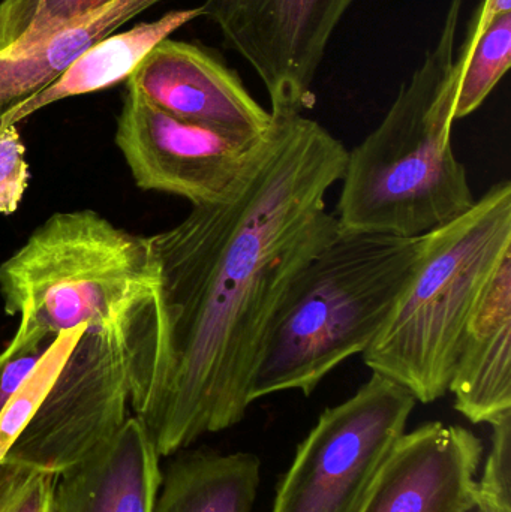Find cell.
Segmentation results:
<instances>
[{"instance_id":"6da1fadb","label":"cell","mask_w":511,"mask_h":512,"mask_svg":"<svg viewBox=\"0 0 511 512\" xmlns=\"http://www.w3.org/2000/svg\"><path fill=\"white\" fill-rule=\"evenodd\" d=\"M347 156L315 120L273 116L225 200L192 207L176 227L147 237L155 285L120 339L129 406L159 456L245 418L288 292L339 231L326 197Z\"/></svg>"},{"instance_id":"7a4b0ae2","label":"cell","mask_w":511,"mask_h":512,"mask_svg":"<svg viewBox=\"0 0 511 512\" xmlns=\"http://www.w3.org/2000/svg\"><path fill=\"white\" fill-rule=\"evenodd\" d=\"M462 3L450 2L422 65L402 84L383 122L348 152L335 213L341 230L413 239L476 204L452 144Z\"/></svg>"},{"instance_id":"3957f363","label":"cell","mask_w":511,"mask_h":512,"mask_svg":"<svg viewBox=\"0 0 511 512\" xmlns=\"http://www.w3.org/2000/svg\"><path fill=\"white\" fill-rule=\"evenodd\" d=\"M425 236L339 228L294 282L273 325L251 403L284 391L309 397L330 372L363 354L413 280Z\"/></svg>"},{"instance_id":"277c9868","label":"cell","mask_w":511,"mask_h":512,"mask_svg":"<svg viewBox=\"0 0 511 512\" xmlns=\"http://www.w3.org/2000/svg\"><path fill=\"white\" fill-rule=\"evenodd\" d=\"M509 252L511 183L504 180L467 213L426 234L413 280L362 354L366 366L402 385L417 403L443 399L471 315Z\"/></svg>"},{"instance_id":"5b68a950","label":"cell","mask_w":511,"mask_h":512,"mask_svg":"<svg viewBox=\"0 0 511 512\" xmlns=\"http://www.w3.org/2000/svg\"><path fill=\"white\" fill-rule=\"evenodd\" d=\"M153 285L147 237L93 210L54 213L0 264L5 312L18 316V331L39 337L119 327Z\"/></svg>"},{"instance_id":"8992f818","label":"cell","mask_w":511,"mask_h":512,"mask_svg":"<svg viewBox=\"0 0 511 512\" xmlns=\"http://www.w3.org/2000/svg\"><path fill=\"white\" fill-rule=\"evenodd\" d=\"M416 405L402 385L372 373L320 415L279 483L272 512L359 511Z\"/></svg>"},{"instance_id":"52a82bcc","label":"cell","mask_w":511,"mask_h":512,"mask_svg":"<svg viewBox=\"0 0 511 512\" xmlns=\"http://www.w3.org/2000/svg\"><path fill=\"white\" fill-rule=\"evenodd\" d=\"M120 325L84 328L44 402L2 463L59 475L110 441L128 420Z\"/></svg>"},{"instance_id":"ba28073f","label":"cell","mask_w":511,"mask_h":512,"mask_svg":"<svg viewBox=\"0 0 511 512\" xmlns=\"http://www.w3.org/2000/svg\"><path fill=\"white\" fill-rule=\"evenodd\" d=\"M266 134H239L179 119L126 86L116 144L138 188L176 195L197 207L230 195Z\"/></svg>"},{"instance_id":"9c48e42d","label":"cell","mask_w":511,"mask_h":512,"mask_svg":"<svg viewBox=\"0 0 511 512\" xmlns=\"http://www.w3.org/2000/svg\"><path fill=\"white\" fill-rule=\"evenodd\" d=\"M354 0H206L203 14L218 26L263 81L273 116L303 114L333 33Z\"/></svg>"},{"instance_id":"30bf717a","label":"cell","mask_w":511,"mask_h":512,"mask_svg":"<svg viewBox=\"0 0 511 512\" xmlns=\"http://www.w3.org/2000/svg\"><path fill=\"white\" fill-rule=\"evenodd\" d=\"M483 444L471 430L431 421L405 432L357 512H462L477 499Z\"/></svg>"},{"instance_id":"8fae6325","label":"cell","mask_w":511,"mask_h":512,"mask_svg":"<svg viewBox=\"0 0 511 512\" xmlns=\"http://www.w3.org/2000/svg\"><path fill=\"white\" fill-rule=\"evenodd\" d=\"M126 86L150 104L188 122L246 135H263L273 116L234 69L213 51L165 38L141 60Z\"/></svg>"},{"instance_id":"7c38bea8","label":"cell","mask_w":511,"mask_h":512,"mask_svg":"<svg viewBox=\"0 0 511 512\" xmlns=\"http://www.w3.org/2000/svg\"><path fill=\"white\" fill-rule=\"evenodd\" d=\"M449 393L473 424L511 414V252L492 273L471 315Z\"/></svg>"},{"instance_id":"4fadbf2b","label":"cell","mask_w":511,"mask_h":512,"mask_svg":"<svg viewBox=\"0 0 511 512\" xmlns=\"http://www.w3.org/2000/svg\"><path fill=\"white\" fill-rule=\"evenodd\" d=\"M159 457L144 424L128 417L110 441L57 475L53 512H153Z\"/></svg>"},{"instance_id":"5bb4252c","label":"cell","mask_w":511,"mask_h":512,"mask_svg":"<svg viewBox=\"0 0 511 512\" xmlns=\"http://www.w3.org/2000/svg\"><path fill=\"white\" fill-rule=\"evenodd\" d=\"M203 8L176 9L152 23L110 35L78 56L53 83L0 113V129L17 126L36 111L75 96L89 95L128 80L153 47L201 17Z\"/></svg>"},{"instance_id":"9a60e30c","label":"cell","mask_w":511,"mask_h":512,"mask_svg":"<svg viewBox=\"0 0 511 512\" xmlns=\"http://www.w3.org/2000/svg\"><path fill=\"white\" fill-rule=\"evenodd\" d=\"M260 483L257 454H179L162 474L153 512H252Z\"/></svg>"},{"instance_id":"2e32d148","label":"cell","mask_w":511,"mask_h":512,"mask_svg":"<svg viewBox=\"0 0 511 512\" xmlns=\"http://www.w3.org/2000/svg\"><path fill=\"white\" fill-rule=\"evenodd\" d=\"M162 0H111L63 24L17 59L0 57V113L53 83L78 56Z\"/></svg>"},{"instance_id":"e0dca14e","label":"cell","mask_w":511,"mask_h":512,"mask_svg":"<svg viewBox=\"0 0 511 512\" xmlns=\"http://www.w3.org/2000/svg\"><path fill=\"white\" fill-rule=\"evenodd\" d=\"M461 66L455 120L482 107L511 65V12L495 18L480 35L468 36L456 53Z\"/></svg>"},{"instance_id":"ac0fdd59","label":"cell","mask_w":511,"mask_h":512,"mask_svg":"<svg viewBox=\"0 0 511 512\" xmlns=\"http://www.w3.org/2000/svg\"><path fill=\"white\" fill-rule=\"evenodd\" d=\"M111 0H2L0 57L17 59L54 30Z\"/></svg>"},{"instance_id":"d6986e66","label":"cell","mask_w":511,"mask_h":512,"mask_svg":"<svg viewBox=\"0 0 511 512\" xmlns=\"http://www.w3.org/2000/svg\"><path fill=\"white\" fill-rule=\"evenodd\" d=\"M84 328H72L60 333L0 412V463L44 402L66 358L83 336Z\"/></svg>"},{"instance_id":"ffe728a7","label":"cell","mask_w":511,"mask_h":512,"mask_svg":"<svg viewBox=\"0 0 511 512\" xmlns=\"http://www.w3.org/2000/svg\"><path fill=\"white\" fill-rule=\"evenodd\" d=\"M57 475L0 463V512H53Z\"/></svg>"},{"instance_id":"44dd1931","label":"cell","mask_w":511,"mask_h":512,"mask_svg":"<svg viewBox=\"0 0 511 512\" xmlns=\"http://www.w3.org/2000/svg\"><path fill=\"white\" fill-rule=\"evenodd\" d=\"M492 429L491 450L477 480V501L498 512H511V414Z\"/></svg>"},{"instance_id":"7402d4cb","label":"cell","mask_w":511,"mask_h":512,"mask_svg":"<svg viewBox=\"0 0 511 512\" xmlns=\"http://www.w3.org/2000/svg\"><path fill=\"white\" fill-rule=\"evenodd\" d=\"M54 339L56 337L32 336L15 331L11 342L0 352V412L44 357Z\"/></svg>"},{"instance_id":"603a6c76","label":"cell","mask_w":511,"mask_h":512,"mask_svg":"<svg viewBox=\"0 0 511 512\" xmlns=\"http://www.w3.org/2000/svg\"><path fill=\"white\" fill-rule=\"evenodd\" d=\"M29 164L17 126L0 129V215L17 212L27 186Z\"/></svg>"},{"instance_id":"cb8c5ba5","label":"cell","mask_w":511,"mask_h":512,"mask_svg":"<svg viewBox=\"0 0 511 512\" xmlns=\"http://www.w3.org/2000/svg\"><path fill=\"white\" fill-rule=\"evenodd\" d=\"M477 11L479 12L474 15L470 27H468V36L480 35L495 18L510 14L511 0H483Z\"/></svg>"},{"instance_id":"d4e9b609","label":"cell","mask_w":511,"mask_h":512,"mask_svg":"<svg viewBox=\"0 0 511 512\" xmlns=\"http://www.w3.org/2000/svg\"><path fill=\"white\" fill-rule=\"evenodd\" d=\"M462 512H498L497 510H494V508L488 507V505L482 504V502L477 501L474 502L473 505H470V507L467 508V510Z\"/></svg>"}]
</instances>
